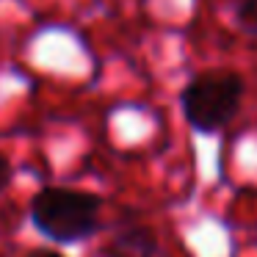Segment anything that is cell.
I'll return each instance as SVG.
<instances>
[{"label": "cell", "mask_w": 257, "mask_h": 257, "mask_svg": "<svg viewBox=\"0 0 257 257\" xmlns=\"http://www.w3.org/2000/svg\"><path fill=\"white\" fill-rule=\"evenodd\" d=\"M243 78L229 69L202 72L180 94L183 116L196 133H218L235 119L243 100Z\"/></svg>", "instance_id": "7a4b0ae2"}, {"label": "cell", "mask_w": 257, "mask_h": 257, "mask_svg": "<svg viewBox=\"0 0 257 257\" xmlns=\"http://www.w3.org/2000/svg\"><path fill=\"white\" fill-rule=\"evenodd\" d=\"M158 235L150 224H124L111 235L102 249V257H155Z\"/></svg>", "instance_id": "3957f363"}, {"label": "cell", "mask_w": 257, "mask_h": 257, "mask_svg": "<svg viewBox=\"0 0 257 257\" xmlns=\"http://www.w3.org/2000/svg\"><path fill=\"white\" fill-rule=\"evenodd\" d=\"M12 177H14V169H12V161H9L3 152H0V194L6 191V185L12 183Z\"/></svg>", "instance_id": "5b68a950"}, {"label": "cell", "mask_w": 257, "mask_h": 257, "mask_svg": "<svg viewBox=\"0 0 257 257\" xmlns=\"http://www.w3.org/2000/svg\"><path fill=\"white\" fill-rule=\"evenodd\" d=\"M235 17H238L240 28L257 36V0H240L235 9Z\"/></svg>", "instance_id": "277c9868"}, {"label": "cell", "mask_w": 257, "mask_h": 257, "mask_svg": "<svg viewBox=\"0 0 257 257\" xmlns=\"http://www.w3.org/2000/svg\"><path fill=\"white\" fill-rule=\"evenodd\" d=\"M25 257H64V254L56 251V249H34V251H28Z\"/></svg>", "instance_id": "8992f818"}, {"label": "cell", "mask_w": 257, "mask_h": 257, "mask_svg": "<svg viewBox=\"0 0 257 257\" xmlns=\"http://www.w3.org/2000/svg\"><path fill=\"white\" fill-rule=\"evenodd\" d=\"M102 199L89 191L47 185L31 199V218L56 243H80L100 229Z\"/></svg>", "instance_id": "6da1fadb"}]
</instances>
